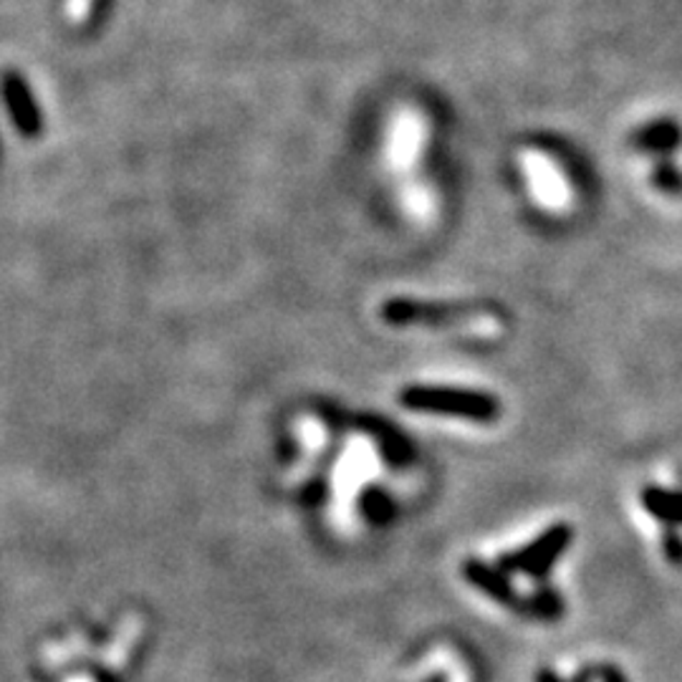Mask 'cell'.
<instances>
[{"label": "cell", "mask_w": 682, "mask_h": 682, "mask_svg": "<svg viewBox=\"0 0 682 682\" xmlns=\"http://www.w3.org/2000/svg\"><path fill=\"white\" fill-rule=\"evenodd\" d=\"M682 144V127L675 119H655L649 125L639 127L635 134V148L647 154H655L657 160L672 157Z\"/></svg>", "instance_id": "cell-6"}, {"label": "cell", "mask_w": 682, "mask_h": 682, "mask_svg": "<svg viewBox=\"0 0 682 682\" xmlns=\"http://www.w3.org/2000/svg\"><path fill=\"white\" fill-rule=\"evenodd\" d=\"M400 402L412 412H430V415H448L473 422H493L501 415V404L493 395L462 387L415 385L402 389Z\"/></svg>", "instance_id": "cell-1"}, {"label": "cell", "mask_w": 682, "mask_h": 682, "mask_svg": "<svg viewBox=\"0 0 682 682\" xmlns=\"http://www.w3.org/2000/svg\"><path fill=\"white\" fill-rule=\"evenodd\" d=\"M574 529L568 524H554L543 531L539 539H533L529 546H521L510 554L501 556V568L506 574H526L531 579H543L551 574V568L558 562V556L572 546Z\"/></svg>", "instance_id": "cell-2"}, {"label": "cell", "mask_w": 682, "mask_h": 682, "mask_svg": "<svg viewBox=\"0 0 682 682\" xmlns=\"http://www.w3.org/2000/svg\"><path fill=\"white\" fill-rule=\"evenodd\" d=\"M639 501H643V508L647 514L657 518L662 526H668V529H678V526H682V491L647 485V489H643V493H639Z\"/></svg>", "instance_id": "cell-7"}, {"label": "cell", "mask_w": 682, "mask_h": 682, "mask_svg": "<svg viewBox=\"0 0 682 682\" xmlns=\"http://www.w3.org/2000/svg\"><path fill=\"white\" fill-rule=\"evenodd\" d=\"M652 183L657 190L668 192V195H680L682 192V173L675 167L672 157H662L655 162L652 169Z\"/></svg>", "instance_id": "cell-9"}, {"label": "cell", "mask_w": 682, "mask_h": 682, "mask_svg": "<svg viewBox=\"0 0 682 682\" xmlns=\"http://www.w3.org/2000/svg\"><path fill=\"white\" fill-rule=\"evenodd\" d=\"M3 96H5V107H8V114H11L15 129H19L26 140H36V137L40 134V129H44V119H40L34 92L28 89L26 79L19 74H5Z\"/></svg>", "instance_id": "cell-4"}, {"label": "cell", "mask_w": 682, "mask_h": 682, "mask_svg": "<svg viewBox=\"0 0 682 682\" xmlns=\"http://www.w3.org/2000/svg\"><path fill=\"white\" fill-rule=\"evenodd\" d=\"M381 321L392 327H435V329H452L466 327L470 319V308L450 306V304H420L410 298H392L379 308Z\"/></svg>", "instance_id": "cell-3"}, {"label": "cell", "mask_w": 682, "mask_h": 682, "mask_svg": "<svg viewBox=\"0 0 682 682\" xmlns=\"http://www.w3.org/2000/svg\"><path fill=\"white\" fill-rule=\"evenodd\" d=\"M662 554L670 564L682 566V536L678 529H668L662 533Z\"/></svg>", "instance_id": "cell-10"}, {"label": "cell", "mask_w": 682, "mask_h": 682, "mask_svg": "<svg viewBox=\"0 0 682 682\" xmlns=\"http://www.w3.org/2000/svg\"><path fill=\"white\" fill-rule=\"evenodd\" d=\"M518 612L536 616V620L551 622V620H558V616L564 614V599L558 597L556 589L541 587L539 591H533V595L521 599V607H518Z\"/></svg>", "instance_id": "cell-8"}, {"label": "cell", "mask_w": 682, "mask_h": 682, "mask_svg": "<svg viewBox=\"0 0 682 682\" xmlns=\"http://www.w3.org/2000/svg\"><path fill=\"white\" fill-rule=\"evenodd\" d=\"M599 678H602V682H627L624 672L616 665H602L599 668Z\"/></svg>", "instance_id": "cell-12"}, {"label": "cell", "mask_w": 682, "mask_h": 682, "mask_svg": "<svg viewBox=\"0 0 682 682\" xmlns=\"http://www.w3.org/2000/svg\"><path fill=\"white\" fill-rule=\"evenodd\" d=\"M595 678H599V668H589V670H581L579 675L576 678H572V680H564V678H558L556 672H551V670H541L539 675H536V682H591Z\"/></svg>", "instance_id": "cell-11"}, {"label": "cell", "mask_w": 682, "mask_h": 682, "mask_svg": "<svg viewBox=\"0 0 682 682\" xmlns=\"http://www.w3.org/2000/svg\"><path fill=\"white\" fill-rule=\"evenodd\" d=\"M462 576L473 584L478 591H483L485 597H491L493 602H498L503 607H521V599L516 597L514 584L508 581V576L498 566H489L485 562H478V558H470V562L462 564Z\"/></svg>", "instance_id": "cell-5"}]
</instances>
